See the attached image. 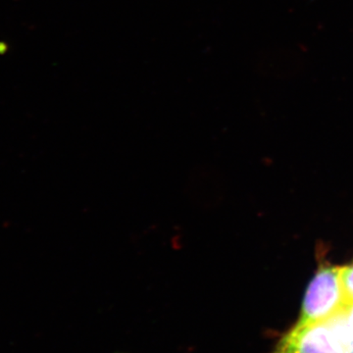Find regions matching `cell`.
Wrapping results in <instances>:
<instances>
[{
  "instance_id": "4",
  "label": "cell",
  "mask_w": 353,
  "mask_h": 353,
  "mask_svg": "<svg viewBox=\"0 0 353 353\" xmlns=\"http://www.w3.org/2000/svg\"><path fill=\"white\" fill-rule=\"evenodd\" d=\"M340 276L347 303H353V263L340 267Z\"/></svg>"
},
{
  "instance_id": "3",
  "label": "cell",
  "mask_w": 353,
  "mask_h": 353,
  "mask_svg": "<svg viewBox=\"0 0 353 353\" xmlns=\"http://www.w3.org/2000/svg\"><path fill=\"white\" fill-rule=\"evenodd\" d=\"M338 336L343 353H353V327L348 323L343 310L327 320Z\"/></svg>"
},
{
  "instance_id": "5",
  "label": "cell",
  "mask_w": 353,
  "mask_h": 353,
  "mask_svg": "<svg viewBox=\"0 0 353 353\" xmlns=\"http://www.w3.org/2000/svg\"><path fill=\"white\" fill-rule=\"evenodd\" d=\"M343 313H345L348 323L353 327V303L347 304V306L343 309Z\"/></svg>"
},
{
  "instance_id": "1",
  "label": "cell",
  "mask_w": 353,
  "mask_h": 353,
  "mask_svg": "<svg viewBox=\"0 0 353 353\" xmlns=\"http://www.w3.org/2000/svg\"><path fill=\"white\" fill-rule=\"evenodd\" d=\"M347 304L341 282L340 267L323 261L306 290L296 325L327 321L343 311Z\"/></svg>"
},
{
  "instance_id": "2",
  "label": "cell",
  "mask_w": 353,
  "mask_h": 353,
  "mask_svg": "<svg viewBox=\"0 0 353 353\" xmlns=\"http://www.w3.org/2000/svg\"><path fill=\"white\" fill-rule=\"evenodd\" d=\"M271 353H343L328 322L294 325L279 340Z\"/></svg>"
}]
</instances>
